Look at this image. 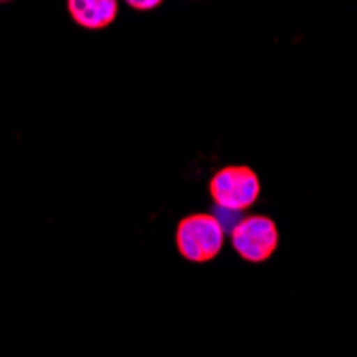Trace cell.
<instances>
[{
    "mask_svg": "<svg viewBox=\"0 0 357 357\" xmlns=\"http://www.w3.org/2000/svg\"><path fill=\"white\" fill-rule=\"evenodd\" d=\"M225 244V229L216 214L195 212L176 227V248L190 264H208Z\"/></svg>",
    "mask_w": 357,
    "mask_h": 357,
    "instance_id": "6da1fadb",
    "label": "cell"
},
{
    "mask_svg": "<svg viewBox=\"0 0 357 357\" xmlns=\"http://www.w3.org/2000/svg\"><path fill=\"white\" fill-rule=\"evenodd\" d=\"M208 192L218 210L242 214L257 204L261 180L246 165H227L210 178Z\"/></svg>",
    "mask_w": 357,
    "mask_h": 357,
    "instance_id": "7a4b0ae2",
    "label": "cell"
},
{
    "mask_svg": "<svg viewBox=\"0 0 357 357\" xmlns=\"http://www.w3.org/2000/svg\"><path fill=\"white\" fill-rule=\"evenodd\" d=\"M231 246L248 264H264L280 244L278 227L270 216L248 214L231 227Z\"/></svg>",
    "mask_w": 357,
    "mask_h": 357,
    "instance_id": "3957f363",
    "label": "cell"
},
{
    "mask_svg": "<svg viewBox=\"0 0 357 357\" xmlns=\"http://www.w3.org/2000/svg\"><path fill=\"white\" fill-rule=\"evenodd\" d=\"M71 20L86 30H103L118 17V0H67Z\"/></svg>",
    "mask_w": 357,
    "mask_h": 357,
    "instance_id": "277c9868",
    "label": "cell"
},
{
    "mask_svg": "<svg viewBox=\"0 0 357 357\" xmlns=\"http://www.w3.org/2000/svg\"><path fill=\"white\" fill-rule=\"evenodd\" d=\"M124 3L135 11H152L163 3V0H124Z\"/></svg>",
    "mask_w": 357,
    "mask_h": 357,
    "instance_id": "5b68a950",
    "label": "cell"
},
{
    "mask_svg": "<svg viewBox=\"0 0 357 357\" xmlns=\"http://www.w3.org/2000/svg\"><path fill=\"white\" fill-rule=\"evenodd\" d=\"M0 3H9V0H0Z\"/></svg>",
    "mask_w": 357,
    "mask_h": 357,
    "instance_id": "8992f818",
    "label": "cell"
}]
</instances>
